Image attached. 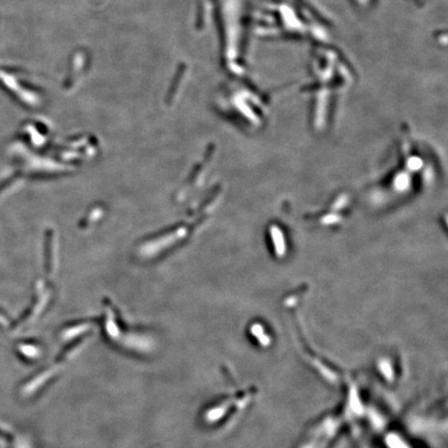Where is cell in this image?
I'll list each match as a JSON object with an SVG mask.
<instances>
[{
  "label": "cell",
  "instance_id": "obj_1",
  "mask_svg": "<svg viewBox=\"0 0 448 448\" xmlns=\"http://www.w3.org/2000/svg\"><path fill=\"white\" fill-rule=\"evenodd\" d=\"M0 436H4V433L2 431H0Z\"/></svg>",
  "mask_w": 448,
  "mask_h": 448
}]
</instances>
